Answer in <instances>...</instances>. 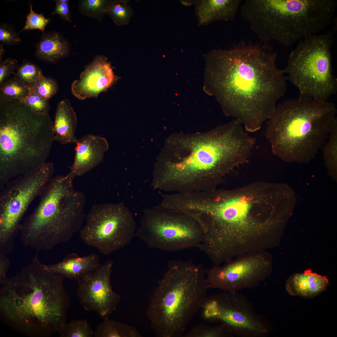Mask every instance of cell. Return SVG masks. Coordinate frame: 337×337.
Returning a JSON list of instances; mask_svg holds the SVG:
<instances>
[{
  "mask_svg": "<svg viewBox=\"0 0 337 337\" xmlns=\"http://www.w3.org/2000/svg\"><path fill=\"white\" fill-rule=\"evenodd\" d=\"M0 85V97L9 100L21 102L29 91V87L14 77L7 79Z\"/></svg>",
  "mask_w": 337,
  "mask_h": 337,
  "instance_id": "cell-26",
  "label": "cell"
},
{
  "mask_svg": "<svg viewBox=\"0 0 337 337\" xmlns=\"http://www.w3.org/2000/svg\"><path fill=\"white\" fill-rule=\"evenodd\" d=\"M241 2V0L194 1L198 26L207 25L216 21L233 20Z\"/></svg>",
  "mask_w": 337,
  "mask_h": 337,
  "instance_id": "cell-20",
  "label": "cell"
},
{
  "mask_svg": "<svg viewBox=\"0 0 337 337\" xmlns=\"http://www.w3.org/2000/svg\"><path fill=\"white\" fill-rule=\"evenodd\" d=\"M53 125L49 113L0 97V190L13 178L47 163L55 141Z\"/></svg>",
  "mask_w": 337,
  "mask_h": 337,
  "instance_id": "cell-6",
  "label": "cell"
},
{
  "mask_svg": "<svg viewBox=\"0 0 337 337\" xmlns=\"http://www.w3.org/2000/svg\"><path fill=\"white\" fill-rule=\"evenodd\" d=\"M20 102L35 113L40 114L49 113L50 106L48 101L42 97L31 88H30L27 95Z\"/></svg>",
  "mask_w": 337,
  "mask_h": 337,
  "instance_id": "cell-33",
  "label": "cell"
},
{
  "mask_svg": "<svg viewBox=\"0 0 337 337\" xmlns=\"http://www.w3.org/2000/svg\"><path fill=\"white\" fill-rule=\"evenodd\" d=\"M266 187L256 182L234 190L216 188L202 196L198 208L209 252L223 262L266 251L273 225L267 215Z\"/></svg>",
  "mask_w": 337,
  "mask_h": 337,
  "instance_id": "cell-3",
  "label": "cell"
},
{
  "mask_svg": "<svg viewBox=\"0 0 337 337\" xmlns=\"http://www.w3.org/2000/svg\"><path fill=\"white\" fill-rule=\"evenodd\" d=\"M94 337H142L134 327L109 319L105 318L94 331Z\"/></svg>",
  "mask_w": 337,
  "mask_h": 337,
  "instance_id": "cell-24",
  "label": "cell"
},
{
  "mask_svg": "<svg viewBox=\"0 0 337 337\" xmlns=\"http://www.w3.org/2000/svg\"><path fill=\"white\" fill-rule=\"evenodd\" d=\"M272 262L264 251L245 255L225 263L205 269L209 288L237 292L258 286L270 274Z\"/></svg>",
  "mask_w": 337,
  "mask_h": 337,
  "instance_id": "cell-15",
  "label": "cell"
},
{
  "mask_svg": "<svg viewBox=\"0 0 337 337\" xmlns=\"http://www.w3.org/2000/svg\"><path fill=\"white\" fill-rule=\"evenodd\" d=\"M22 39L14 26L7 22L0 24V42L3 45L12 46L19 44Z\"/></svg>",
  "mask_w": 337,
  "mask_h": 337,
  "instance_id": "cell-34",
  "label": "cell"
},
{
  "mask_svg": "<svg viewBox=\"0 0 337 337\" xmlns=\"http://www.w3.org/2000/svg\"><path fill=\"white\" fill-rule=\"evenodd\" d=\"M109 14L114 23L120 26L128 23L132 11L127 1L114 0L112 1Z\"/></svg>",
  "mask_w": 337,
  "mask_h": 337,
  "instance_id": "cell-30",
  "label": "cell"
},
{
  "mask_svg": "<svg viewBox=\"0 0 337 337\" xmlns=\"http://www.w3.org/2000/svg\"><path fill=\"white\" fill-rule=\"evenodd\" d=\"M330 34H315L304 39L290 54L283 70L298 89L300 97L327 101L337 91L333 73Z\"/></svg>",
  "mask_w": 337,
  "mask_h": 337,
  "instance_id": "cell-10",
  "label": "cell"
},
{
  "mask_svg": "<svg viewBox=\"0 0 337 337\" xmlns=\"http://www.w3.org/2000/svg\"><path fill=\"white\" fill-rule=\"evenodd\" d=\"M100 265L99 256L96 254L81 257L72 253L68 254L62 261L45 265V266L48 270L64 279L74 280L78 283L90 276Z\"/></svg>",
  "mask_w": 337,
  "mask_h": 337,
  "instance_id": "cell-19",
  "label": "cell"
},
{
  "mask_svg": "<svg viewBox=\"0 0 337 337\" xmlns=\"http://www.w3.org/2000/svg\"><path fill=\"white\" fill-rule=\"evenodd\" d=\"M77 125L76 115L69 100L64 99L57 104L53 122L54 140L62 145L76 144L75 135Z\"/></svg>",
  "mask_w": 337,
  "mask_h": 337,
  "instance_id": "cell-22",
  "label": "cell"
},
{
  "mask_svg": "<svg viewBox=\"0 0 337 337\" xmlns=\"http://www.w3.org/2000/svg\"><path fill=\"white\" fill-rule=\"evenodd\" d=\"M117 80L106 58L97 56L85 66L79 79L72 82L71 92L81 100L96 98L101 93L112 86Z\"/></svg>",
  "mask_w": 337,
  "mask_h": 337,
  "instance_id": "cell-17",
  "label": "cell"
},
{
  "mask_svg": "<svg viewBox=\"0 0 337 337\" xmlns=\"http://www.w3.org/2000/svg\"><path fill=\"white\" fill-rule=\"evenodd\" d=\"M329 285L326 276L308 270L291 276L286 283V289L292 295L312 298L325 291Z\"/></svg>",
  "mask_w": 337,
  "mask_h": 337,
  "instance_id": "cell-23",
  "label": "cell"
},
{
  "mask_svg": "<svg viewBox=\"0 0 337 337\" xmlns=\"http://www.w3.org/2000/svg\"><path fill=\"white\" fill-rule=\"evenodd\" d=\"M60 275L48 270L37 254L0 289V319L29 337H50L66 323L70 298Z\"/></svg>",
  "mask_w": 337,
  "mask_h": 337,
  "instance_id": "cell-4",
  "label": "cell"
},
{
  "mask_svg": "<svg viewBox=\"0 0 337 337\" xmlns=\"http://www.w3.org/2000/svg\"><path fill=\"white\" fill-rule=\"evenodd\" d=\"M30 10L27 16L25 26L19 33L25 30L34 29H39L44 33L45 28L50 22V19L46 18L42 13L39 14L34 12L32 3L30 4Z\"/></svg>",
  "mask_w": 337,
  "mask_h": 337,
  "instance_id": "cell-35",
  "label": "cell"
},
{
  "mask_svg": "<svg viewBox=\"0 0 337 337\" xmlns=\"http://www.w3.org/2000/svg\"><path fill=\"white\" fill-rule=\"evenodd\" d=\"M76 144L74 161L67 175L72 180L87 173L101 163L108 148L105 138L90 134L78 139Z\"/></svg>",
  "mask_w": 337,
  "mask_h": 337,
  "instance_id": "cell-18",
  "label": "cell"
},
{
  "mask_svg": "<svg viewBox=\"0 0 337 337\" xmlns=\"http://www.w3.org/2000/svg\"><path fill=\"white\" fill-rule=\"evenodd\" d=\"M137 228L132 212L123 203L96 204L86 215L80 236L85 244L108 255L129 244Z\"/></svg>",
  "mask_w": 337,
  "mask_h": 337,
  "instance_id": "cell-13",
  "label": "cell"
},
{
  "mask_svg": "<svg viewBox=\"0 0 337 337\" xmlns=\"http://www.w3.org/2000/svg\"><path fill=\"white\" fill-rule=\"evenodd\" d=\"M72 181L67 175H59L45 186L38 205L20 226L24 246L39 251L50 250L68 242L80 230L85 198L74 189Z\"/></svg>",
  "mask_w": 337,
  "mask_h": 337,
  "instance_id": "cell-9",
  "label": "cell"
},
{
  "mask_svg": "<svg viewBox=\"0 0 337 337\" xmlns=\"http://www.w3.org/2000/svg\"><path fill=\"white\" fill-rule=\"evenodd\" d=\"M31 88L44 99L48 101L57 93L58 86L54 79L46 77L42 74Z\"/></svg>",
  "mask_w": 337,
  "mask_h": 337,
  "instance_id": "cell-32",
  "label": "cell"
},
{
  "mask_svg": "<svg viewBox=\"0 0 337 337\" xmlns=\"http://www.w3.org/2000/svg\"><path fill=\"white\" fill-rule=\"evenodd\" d=\"M42 74L38 66L30 61L24 60L22 64L17 66L13 74L14 77L31 88Z\"/></svg>",
  "mask_w": 337,
  "mask_h": 337,
  "instance_id": "cell-29",
  "label": "cell"
},
{
  "mask_svg": "<svg viewBox=\"0 0 337 337\" xmlns=\"http://www.w3.org/2000/svg\"><path fill=\"white\" fill-rule=\"evenodd\" d=\"M337 5L335 0H246L240 12L261 42L289 46L329 25Z\"/></svg>",
  "mask_w": 337,
  "mask_h": 337,
  "instance_id": "cell-7",
  "label": "cell"
},
{
  "mask_svg": "<svg viewBox=\"0 0 337 337\" xmlns=\"http://www.w3.org/2000/svg\"><path fill=\"white\" fill-rule=\"evenodd\" d=\"M177 137L174 155L157 164L154 189L184 193L216 188L225 175L247 161L252 149L248 134L234 120L206 133Z\"/></svg>",
  "mask_w": 337,
  "mask_h": 337,
  "instance_id": "cell-2",
  "label": "cell"
},
{
  "mask_svg": "<svg viewBox=\"0 0 337 337\" xmlns=\"http://www.w3.org/2000/svg\"><path fill=\"white\" fill-rule=\"evenodd\" d=\"M110 0H80L78 9L79 12L88 17L102 21L104 15L109 14L112 2Z\"/></svg>",
  "mask_w": 337,
  "mask_h": 337,
  "instance_id": "cell-25",
  "label": "cell"
},
{
  "mask_svg": "<svg viewBox=\"0 0 337 337\" xmlns=\"http://www.w3.org/2000/svg\"><path fill=\"white\" fill-rule=\"evenodd\" d=\"M3 46L2 44H0V61H2V58L3 57L5 52V50L3 47Z\"/></svg>",
  "mask_w": 337,
  "mask_h": 337,
  "instance_id": "cell-39",
  "label": "cell"
},
{
  "mask_svg": "<svg viewBox=\"0 0 337 337\" xmlns=\"http://www.w3.org/2000/svg\"><path fill=\"white\" fill-rule=\"evenodd\" d=\"M18 61L10 58L0 62V84L11 74L14 73L17 67Z\"/></svg>",
  "mask_w": 337,
  "mask_h": 337,
  "instance_id": "cell-36",
  "label": "cell"
},
{
  "mask_svg": "<svg viewBox=\"0 0 337 337\" xmlns=\"http://www.w3.org/2000/svg\"><path fill=\"white\" fill-rule=\"evenodd\" d=\"M60 337H91L94 331L86 319L73 320L62 326L58 332Z\"/></svg>",
  "mask_w": 337,
  "mask_h": 337,
  "instance_id": "cell-28",
  "label": "cell"
},
{
  "mask_svg": "<svg viewBox=\"0 0 337 337\" xmlns=\"http://www.w3.org/2000/svg\"><path fill=\"white\" fill-rule=\"evenodd\" d=\"M113 262L109 260L92 274L78 283L76 294L80 304L87 311L96 312L103 319L116 309L121 296L112 290L110 277Z\"/></svg>",
  "mask_w": 337,
  "mask_h": 337,
  "instance_id": "cell-16",
  "label": "cell"
},
{
  "mask_svg": "<svg viewBox=\"0 0 337 337\" xmlns=\"http://www.w3.org/2000/svg\"><path fill=\"white\" fill-rule=\"evenodd\" d=\"M184 337H233L234 335L231 330L226 325L222 324L214 326L204 324L193 327Z\"/></svg>",
  "mask_w": 337,
  "mask_h": 337,
  "instance_id": "cell-27",
  "label": "cell"
},
{
  "mask_svg": "<svg viewBox=\"0 0 337 337\" xmlns=\"http://www.w3.org/2000/svg\"><path fill=\"white\" fill-rule=\"evenodd\" d=\"M54 170L53 163L47 162L28 174L9 180L0 190V253L7 255L13 250L23 216L52 178Z\"/></svg>",
  "mask_w": 337,
  "mask_h": 337,
  "instance_id": "cell-12",
  "label": "cell"
},
{
  "mask_svg": "<svg viewBox=\"0 0 337 337\" xmlns=\"http://www.w3.org/2000/svg\"><path fill=\"white\" fill-rule=\"evenodd\" d=\"M277 53L268 44L242 40L206 55L214 93L224 113L247 132L259 129L285 94L287 78L275 64Z\"/></svg>",
  "mask_w": 337,
  "mask_h": 337,
  "instance_id": "cell-1",
  "label": "cell"
},
{
  "mask_svg": "<svg viewBox=\"0 0 337 337\" xmlns=\"http://www.w3.org/2000/svg\"><path fill=\"white\" fill-rule=\"evenodd\" d=\"M324 159L329 168L335 170L337 158V124L332 129L323 146Z\"/></svg>",
  "mask_w": 337,
  "mask_h": 337,
  "instance_id": "cell-31",
  "label": "cell"
},
{
  "mask_svg": "<svg viewBox=\"0 0 337 337\" xmlns=\"http://www.w3.org/2000/svg\"><path fill=\"white\" fill-rule=\"evenodd\" d=\"M36 46L35 57L39 60L52 64L68 56L71 51L68 40L55 31L43 33Z\"/></svg>",
  "mask_w": 337,
  "mask_h": 337,
  "instance_id": "cell-21",
  "label": "cell"
},
{
  "mask_svg": "<svg viewBox=\"0 0 337 337\" xmlns=\"http://www.w3.org/2000/svg\"><path fill=\"white\" fill-rule=\"evenodd\" d=\"M135 237L149 248L172 252L199 248L204 234L191 216L160 204L144 209Z\"/></svg>",
  "mask_w": 337,
  "mask_h": 337,
  "instance_id": "cell-11",
  "label": "cell"
},
{
  "mask_svg": "<svg viewBox=\"0 0 337 337\" xmlns=\"http://www.w3.org/2000/svg\"><path fill=\"white\" fill-rule=\"evenodd\" d=\"M333 103L299 97L280 104L268 119L266 136L273 154L288 161L314 158L337 124Z\"/></svg>",
  "mask_w": 337,
  "mask_h": 337,
  "instance_id": "cell-5",
  "label": "cell"
},
{
  "mask_svg": "<svg viewBox=\"0 0 337 337\" xmlns=\"http://www.w3.org/2000/svg\"><path fill=\"white\" fill-rule=\"evenodd\" d=\"M201 308L205 319L221 322L234 336L266 337L272 330L270 323L255 311L246 296L237 291L207 296Z\"/></svg>",
  "mask_w": 337,
  "mask_h": 337,
  "instance_id": "cell-14",
  "label": "cell"
},
{
  "mask_svg": "<svg viewBox=\"0 0 337 337\" xmlns=\"http://www.w3.org/2000/svg\"><path fill=\"white\" fill-rule=\"evenodd\" d=\"M10 262L6 255L0 254V284H4L8 278L6 274L9 268Z\"/></svg>",
  "mask_w": 337,
  "mask_h": 337,
  "instance_id": "cell-38",
  "label": "cell"
},
{
  "mask_svg": "<svg viewBox=\"0 0 337 337\" xmlns=\"http://www.w3.org/2000/svg\"><path fill=\"white\" fill-rule=\"evenodd\" d=\"M205 269L192 260H173L158 281L147 313L157 337H180L207 297Z\"/></svg>",
  "mask_w": 337,
  "mask_h": 337,
  "instance_id": "cell-8",
  "label": "cell"
},
{
  "mask_svg": "<svg viewBox=\"0 0 337 337\" xmlns=\"http://www.w3.org/2000/svg\"><path fill=\"white\" fill-rule=\"evenodd\" d=\"M55 1L56 4L55 9L51 14H58L61 18L64 21L72 22L69 0H58Z\"/></svg>",
  "mask_w": 337,
  "mask_h": 337,
  "instance_id": "cell-37",
  "label": "cell"
}]
</instances>
